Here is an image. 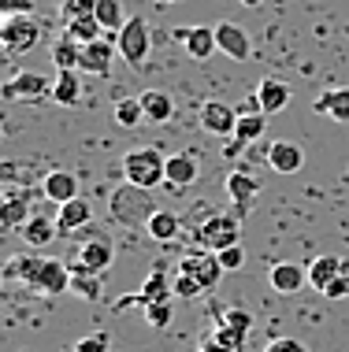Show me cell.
<instances>
[{
    "label": "cell",
    "instance_id": "e575fe53",
    "mask_svg": "<svg viewBox=\"0 0 349 352\" xmlns=\"http://www.w3.org/2000/svg\"><path fill=\"white\" fill-rule=\"evenodd\" d=\"M212 341L220 349H227V352H245V334L242 330H231V327H215V334Z\"/></svg>",
    "mask_w": 349,
    "mask_h": 352
},
{
    "label": "cell",
    "instance_id": "836d02e7",
    "mask_svg": "<svg viewBox=\"0 0 349 352\" xmlns=\"http://www.w3.org/2000/svg\"><path fill=\"white\" fill-rule=\"evenodd\" d=\"M346 97H349V85H338V89H324V93L316 97L313 111H316V116H331V108H335V104H342Z\"/></svg>",
    "mask_w": 349,
    "mask_h": 352
},
{
    "label": "cell",
    "instance_id": "2e32d148",
    "mask_svg": "<svg viewBox=\"0 0 349 352\" xmlns=\"http://www.w3.org/2000/svg\"><path fill=\"white\" fill-rule=\"evenodd\" d=\"M268 282H271V289L275 293H301L308 285V267H301V263H275L268 274Z\"/></svg>",
    "mask_w": 349,
    "mask_h": 352
},
{
    "label": "cell",
    "instance_id": "3957f363",
    "mask_svg": "<svg viewBox=\"0 0 349 352\" xmlns=\"http://www.w3.org/2000/svg\"><path fill=\"white\" fill-rule=\"evenodd\" d=\"M116 49L119 56L130 63L134 71L145 67L149 52H153V30H149V23L141 15H130L127 23H123V30L116 34Z\"/></svg>",
    "mask_w": 349,
    "mask_h": 352
},
{
    "label": "cell",
    "instance_id": "60d3db41",
    "mask_svg": "<svg viewBox=\"0 0 349 352\" xmlns=\"http://www.w3.org/2000/svg\"><path fill=\"white\" fill-rule=\"evenodd\" d=\"M0 15H34V0H0Z\"/></svg>",
    "mask_w": 349,
    "mask_h": 352
},
{
    "label": "cell",
    "instance_id": "5bb4252c",
    "mask_svg": "<svg viewBox=\"0 0 349 352\" xmlns=\"http://www.w3.org/2000/svg\"><path fill=\"white\" fill-rule=\"evenodd\" d=\"M215 41H220L223 56H231V60H238V63H245L253 56L249 37H245V30L238 23H220V26H215Z\"/></svg>",
    "mask_w": 349,
    "mask_h": 352
},
{
    "label": "cell",
    "instance_id": "6da1fadb",
    "mask_svg": "<svg viewBox=\"0 0 349 352\" xmlns=\"http://www.w3.org/2000/svg\"><path fill=\"white\" fill-rule=\"evenodd\" d=\"M8 278H23L26 285H34L45 297H60L71 293V267L49 256H23V260L8 263Z\"/></svg>",
    "mask_w": 349,
    "mask_h": 352
},
{
    "label": "cell",
    "instance_id": "4316f807",
    "mask_svg": "<svg viewBox=\"0 0 349 352\" xmlns=\"http://www.w3.org/2000/svg\"><path fill=\"white\" fill-rule=\"evenodd\" d=\"M97 19H101V26H105V37H112L116 41V34L123 30V23H127V12H123V0H97Z\"/></svg>",
    "mask_w": 349,
    "mask_h": 352
},
{
    "label": "cell",
    "instance_id": "bcb514c9",
    "mask_svg": "<svg viewBox=\"0 0 349 352\" xmlns=\"http://www.w3.org/2000/svg\"><path fill=\"white\" fill-rule=\"evenodd\" d=\"M156 4H178V0H156Z\"/></svg>",
    "mask_w": 349,
    "mask_h": 352
},
{
    "label": "cell",
    "instance_id": "277c9868",
    "mask_svg": "<svg viewBox=\"0 0 349 352\" xmlns=\"http://www.w3.org/2000/svg\"><path fill=\"white\" fill-rule=\"evenodd\" d=\"M242 241V215H231V212H215L209 215L201 226H197V245L201 249H227V245Z\"/></svg>",
    "mask_w": 349,
    "mask_h": 352
},
{
    "label": "cell",
    "instance_id": "ab89813d",
    "mask_svg": "<svg viewBox=\"0 0 349 352\" xmlns=\"http://www.w3.org/2000/svg\"><path fill=\"white\" fill-rule=\"evenodd\" d=\"M220 263H223V271H238L242 263H245L242 241H234V245H227V249H220Z\"/></svg>",
    "mask_w": 349,
    "mask_h": 352
},
{
    "label": "cell",
    "instance_id": "ffe728a7",
    "mask_svg": "<svg viewBox=\"0 0 349 352\" xmlns=\"http://www.w3.org/2000/svg\"><path fill=\"white\" fill-rule=\"evenodd\" d=\"M52 63H56V71H78V63H82V41H74L71 34H63V37H56L52 41Z\"/></svg>",
    "mask_w": 349,
    "mask_h": 352
},
{
    "label": "cell",
    "instance_id": "f546056e",
    "mask_svg": "<svg viewBox=\"0 0 349 352\" xmlns=\"http://www.w3.org/2000/svg\"><path fill=\"white\" fill-rule=\"evenodd\" d=\"M268 134V111H253V116H238V130H234V141L242 145H253Z\"/></svg>",
    "mask_w": 349,
    "mask_h": 352
},
{
    "label": "cell",
    "instance_id": "30bf717a",
    "mask_svg": "<svg viewBox=\"0 0 349 352\" xmlns=\"http://www.w3.org/2000/svg\"><path fill=\"white\" fill-rule=\"evenodd\" d=\"M116 41L112 37H97V41L82 45V63L78 71L82 74H97V78H105V74L112 71V60H116Z\"/></svg>",
    "mask_w": 349,
    "mask_h": 352
},
{
    "label": "cell",
    "instance_id": "9a60e30c",
    "mask_svg": "<svg viewBox=\"0 0 349 352\" xmlns=\"http://www.w3.org/2000/svg\"><path fill=\"white\" fill-rule=\"evenodd\" d=\"M41 197L52 204H67L78 197V178L71 175V170H49L41 182Z\"/></svg>",
    "mask_w": 349,
    "mask_h": 352
},
{
    "label": "cell",
    "instance_id": "74e56055",
    "mask_svg": "<svg viewBox=\"0 0 349 352\" xmlns=\"http://www.w3.org/2000/svg\"><path fill=\"white\" fill-rule=\"evenodd\" d=\"M112 349V338L105 334V330H97V334H86L74 341V352H108Z\"/></svg>",
    "mask_w": 349,
    "mask_h": 352
},
{
    "label": "cell",
    "instance_id": "5b68a950",
    "mask_svg": "<svg viewBox=\"0 0 349 352\" xmlns=\"http://www.w3.org/2000/svg\"><path fill=\"white\" fill-rule=\"evenodd\" d=\"M0 41L12 56L30 52L37 41H41V23L34 15H4V26H0Z\"/></svg>",
    "mask_w": 349,
    "mask_h": 352
},
{
    "label": "cell",
    "instance_id": "d6a6232c",
    "mask_svg": "<svg viewBox=\"0 0 349 352\" xmlns=\"http://www.w3.org/2000/svg\"><path fill=\"white\" fill-rule=\"evenodd\" d=\"M220 327H231V330L249 334V330H253V316H249L245 308H223V311H220Z\"/></svg>",
    "mask_w": 349,
    "mask_h": 352
},
{
    "label": "cell",
    "instance_id": "cb8c5ba5",
    "mask_svg": "<svg viewBox=\"0 0 349 352\" xmlns=\"http://www.w3.org/2000/svg\"><path fill=\"white\" fill-rule=\"evenodd\" d=\"M186 52L193 56V60H209L212 52H220V41H215V26H190V34H186Z\"/></svg>",
    "mask_w": 349,
    "mask_h": 352
},
{
    "label": "cell",
    "instance_id": "603a6c76",
    "mask_svg": "<svg viewBox=\"0 0 349 352\" xmlns=\"http://www.w3.org/2000/svg\"><path fill=\"white\" fill-rule=\"evenodd\" d=\"M141 108H145L149 122H171V116H175V100L164 89H145L141 93Z\"/></svg>",
    "mask_w": 349,
    "mask_h": 352
},
{
    "label": "cell",
    "instance_id": "83f0119b",
    "mask_svg": "<svg viewBox=\"0 0 349 352\" xmlns=\"http://www.w3.org/2000/svg\"><path fill=\"white\" fill-rule=\"evenodd\" d=\"M63 34H71L74 41L89 45V41H97V37H105V26H101L97 12H89V15H78V19H71V23H63Z\"/></svg>",
    "mask_w": 349,
    "mask_h": 352
},
{
    "label": "cell",
    "instance_id": "4dcf8cb0",
    "mask_svg": "<svg viewBox=\"0 0 349 352\" xmlns=\"http://www.w3.org/2000/svg\"><path fill=\"white\" fill-rule=\"evenodd\" d=\"M30 219V197L26 193H8L4 208H0V223L4 226H23Z\"/></svg>",
    "mask_w": 349,
    "mask_h": 352
},
{
    "label": "cell",
    "instance_id": "8d00e7d4",
    "mask_svg": "<svg viewBox=\"0 0 349 352\" xmlns=\"http://www.w3.org/2000/svg\"><path fill=\"white\" fill-rule=\"evenodd\" d=\"M175 297H182V300H190V297H197V293H204V285L193 278V274H186V271H178L175 274Z\"/></svg>",
    "mask_w": 349,
    "mask_h": 352
},
{
    "label": "cell",
    "instance_id": "8992f818",
    "mask_svg": "<svg viewBox=\"0 0 349 352\" xmlns=\"http://www.w3.org/2000/svg\"><path fill=\"white\" fill-rule=\"evenodd\" d=\"M0 97L12 100V104H41L45 97H52V82H49V74L26 71V74L8 78L4 89H0Z\"/></svg>",
    "mask_w": 349,
    "mask_h": 352
},
{
    "label": "cell",
    "instance_id": "ac0fdd59",
    "mask_svg": "<svg viewBox=\"0 0 349 352\" xmlns=\"http://www.w3.org/2000/svg\"><path fill=\"white\" fill-rule=\"evenodd\" d=\"M19 234H23V241L30 245V249H49V245H52V237L60 234V230H56V219L30 215L23 226H19Z\"/></svg>",
    "mask_w": 349,
    "mask_h": 352
},
{
    "label": "cell",
    "instance_id": "ba28073f",
    "mask_svg": "<svg viewBox=\"0 0 349 352\" xmlns=\"http://www.w3.org/2000/svg\"><path fill=\"white\" fill-rule=\"evenodd\" d=\"M112 263H116V245H112L105 234L93 237V241H82L78 252H74V267H86L93 274H105Z\"/></svg>",
    "mask_w": 349,
    "mask_h": 352
},
{
    "label": "cell",
    "instance_id": "484cf974",
    "mask_svg": "<svg viewBox=\"0 0 349 352\" xmlns=\"http://www.w3.org/2000/svg\"><path fill=\"white\" fill-rule=\"evenodd\" d=\"M71 293L82 300H101L105 297V282H101V274H93L86 267H71Z\"/></svg>",
    "mask_w": 349,
    "mask_h": 352
},
{
    "label": "cell",
    "instance_id": "7dc6e473",
    "mask_svg": "<svg viewBox=\"0 0 349 352\" xmlns=\"http://www.w3.org/2000/svg\"><path fill=\"white\" fill-rule=\"evenodd\" d=\"M346 274H349V263H346Z\"/></svg>",
    "mask_w": 349,
    "mask_h": 352
},
{
    "label": "cell",
    "instance_id": "44dd1931",
    "mask_svg": "<svg viewBox=\"0 0 349 352\" xmlns=\"http://www.w3.org/2000/svg\"><path fill=\"white\" fill-rule=\"evenodd\" d=\"M257 97H260V108L268 111V116H279V111L290 104V85L279 82V78H264L257 85Z\"/></svg>",
    "mask_w": 349,
    "mask_h": 352
},
{
    "label": "cell",
    "instance_id": "52a82bcc",
    "mask_svg": "<svg viewBox=\"0 0 349 352\" xmlns=\"http://www.w3.org/2000/svg\"><path fill=\"white\" fill-rule=\"evenodd\" d=\"M201 130L212 138H234L238 130V111L227 100H204L201 104Z\"/></svg>",
    "mask_w": 349,
    "mask_h": 352
},
{
    "label": "cell",
    "instance_id": "4fadbf2b",
    "mask_svg": "<svg viewBox=\"0 0 349 352\" xmlns=\"http://www.w3.org/2000/svg\"><path fill=\"white\" fill-rule=\"evenodd\" d=\"M268 167L279 170V175H297L305 167V152L294 141H271L268 145Z\"/></svg>",
    "mask_w": 349,
    "mask_h": 352
},
{
    "label": "cell",
    "instance_id": "d590c367",
    "mask_svg": "<svg viewBox=\"0 0 349 352\" xmlns=\"http://www.w3.org/2000/svg\"><path fill=\"white\" fill-rule=\"evenodd\" d=\"M93 8H97V0H63V4L56 8V15H60L63 23H71V19H78V15H89Z\"/></svg>",
    "mask_w": 349,
    "mask_h": 352
},
{
    "label": "cell",
    "instance_id": "7bdbcfd3",
    "mask_svg": "<svg viewBox=\"0 0 349 352\" xmlns=\"http://www.w3.org/2000/svg\"><path fill=\"white\" fill-rule=\"evenodd\" d=\"M324 297H327V300H342V297H349V274H346V271L338 274V278H335L331 285H327Z\"/></svg>",
    "mask_w": 349,
    "mask_h": 352
},
{
    "label": "cell",
    "instance_id": "1f68e13d",
    "mask_svg": "<svg viewBox=\"0 0 349 352\" xmlns=\"http://www.w3.org/2000/svg\"><path fill=\"white\" fill-rule=\"evenodd\" d=\"M116 122L123 130H134L141 119H145V108H141V97H123V100H116Z\"/></svg>",
    "mask_w": 349,
    "mask_h": 352
},
{
    "label": "cell",
    "instance_id": "9c48e42d",
    "mask_svg": "<svg viewBox=\"0 0 349 352\" xmlns=\"http://www.w3.org/2000/svg\"><path fill=\"white\" fill-rule=\"evenodd\" d=\"M178 271H186V274H193L197 282L204 285V289H215L220 285V278L227 271H223V263H220V252H212V249H201V252H190L182 260V267Z\"/></svg>",
    "mask_w": 349,
    "mask_h": 352
},
{
    "label": "cell",
    "instance_id": "7a4b0ae2",
    "mask_svg": "<svg viewBox=\"0 0 349 352\" xmlns=\"http://www.w3.org/2000/svg\"><path fill=\"white\" fill-rule=\"evenodd\" d=\"M123 178H127V186L153 193L156 186L167 182V156H160L156 148H130L123 156Z\"/></svg>",
    "mask_w": 349,
    "mask_h": 352
},
{
    "label": "cell",
    "instance_id": "e0dca14e",
    "mask_svg": "<svg viewBox=\"0 0 349 352\" xmlns=\"http://www.w3.org/2000/svg\"><path fill=\"white\" fill-rule=\"evenodd\" d=\"M342 271H346V260H338L335 252H324V256H316V260L308 263V285H313L316 293H324Z\"/></svg>",
    "mask_w": 349,
    "mask_h": 352
},
{
    "label": "cell",
    "instance_id": "f6af8a7d",
    "mask_svg": "<svg viewBox=\"0 0 349 352\" xmlns=\"http://www.w3.org/2000/svg\"><path fill=\"white\" fill-rule=\"evenodd\" d=\"M242 4H245V8H260V0H242Z\"/></svg>",
    "mask_w": 349,
    "mask_h": 352
},
{
    "label": "cell",
    "instance_id": "d4e9b609",
    "mask_svg": "<svg viewBox=\"0 0 349 352\" xmlns=\"http://www.w3.org/2000/svg\"><path fill=\"white\" fill-rule=\"evenodd\" d=\"M197 182V160L193 156H167V186L175 189H190Z\"/></svg>",
    "mask_w": 349,
    "mask_h": 352
},
{
    "label": "cell",
    "instance_id": "b9f144b4",
    "mask_svg": "<svg viewBox=\"0 0 349 352\" xmlns=\"http://www.w3.org/2000/svg\"><path fill=\"white\" fill-rule=\"evenodd\" d=\"M264 352H308V349L301 345L297 338H275V341H268V345H264Z\"/></svg>",
    "mask_w": 349,
    "mask_h": 352
},
{
    "label": "cell",
    "instance_id": "d6986e66",
    "mask_svg": "<svg viewBox=\"0 0 349 352\" xmlns=\"http://www.w3.org/2000/svg\"><path fill=\"white\" fill-rule=\"evenodd\" d=\"M78 100H82L78 71H56V78H52V104H60V108H74Z\"/></svg>",
    "mask_w": 349,
    "mask_h": 352
},
{
    "label": "cell",
    "instance_id": "f35d334b",
    "mask_svg": "<svg viewBox=\"0 0 349 352\" xmlns=\"http://www.w3.org/2000/svg\"><path fill=\"white\" fill-rule=\"evenodd\" d=\"M145 322H149V327H156V330H164L167 322H171V300H164V304H145Z\"/></svg>",
    "mask_w": 349,
    "mask_h": 352
},
{
    "label": "cell",
    "instance_id": "8fae6325",
    "mask_svg": "<svg viewBox=\"0 0 349 352\" xmlns=\"http://www.w3.org/2000/svg\"><path fill=\"white\" fill-rule=\"evenodd\" d=\"M52 219H56V230H60L63 237H71V234L86 230V226L93 223V204L82 201V197H74V201H67V204H56Z\"/></svg>",
    "mask_w": 349,
    "mask_h": 352
},
{
    "label": "cell",
    "instance_id": "7402d4cb",
    "mask_svg": "<svg viewBox=\"0 0 349 352\" xmlns=\"http://www.w3.org/2000/svg\"><path fill=\"white\" fill-rule=\"evenodd\" d=\"M149 230V237H156V241H175L178 230H182V223H178L175 212H167V208H156V212H149V219L141 223Z\"/></svg>",
    "mask_w": 349,
    "mask_h": 352
},
{
    "label": "cell",
    "instance_id": "f1b7e54d",
    "mask_svg": "<svg viewBox=\"0 0 349 352\" xmlns=\"http://www.w3.org/2000/svg\"><path fill=\"white\" fill-rule=\"evenodd\" d=\"M171 297H175V282H167L164 271H153L145 282H141V300L145 304H164ZM145 304H141V308H145Z\"/></svg>",
    "mask_w": 349,
    "mask_h": 352
},
{
    "label": "cell",
    "instance_id": "ee69618b",
    "mask_svg": "<svg viewBox=\"0 0 349 352\" xmlns=\"http://www.w3.org/2000/svg\"><path fill=\"white\" fill-rule=\"evenodd\" d=\"M253 111H264V108H260V97H257V93H253V97H245V100L238 104V116H253Z\"/></svg>",
    "mask_w": 349,
    "mask_h": 352
},
{
    "label": "cell",
    "instance_id": "7c38bea8",
    "mask_svg": "<svg viewBox=\"0 0 349 352\" xmlns=\"http://www.w3.org/2000/svg\"><path fill=\"white\" fill-rule=\"evenodd\" d=\"M257 193H260V182L249 175V170H231L227 175V197H231V204L238 208V215L245 219L249 215V208H253V201H257Z\"/></svg>",
    "mask_w": 349,
    "mask_h": 352
}]
</instances>
